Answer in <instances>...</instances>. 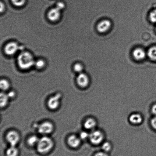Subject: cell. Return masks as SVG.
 Returning a JSON list of instances; mask_svg holds the SVG:
<instances>
[{
    "label": "cell",
    "instance_id": "obj_1",
    "mask_svg": "<svg viewBox=\"0 0 156 156\" xmlns=\"http://www.w3.org/2000/svg\"><path fill=\"white\" fill-rule=\"evenodd\" d=\"M18 65L23 69H27L34 65L35 61L32 55L28 52H23L18 56Z\"/></svg>",
    "mask_w": 156,
    "mask_h": 156
},
{
    "label": "cell",
    "instance_id": "obj_2",
    "mask_svg": "<svg viewBox=\"0 0 156 156\" xmlns=\"http://www.w3.org/2000/svg\"><path fill=\"white\" fill-rule=\"evenodd\" d=\"M53 146V141L51 138L46 136L42 137L39 139L37 143V151L41 154H46L51 150Z\"/></svg>",
    "mask_w": 156,
    "mask_h": 156
},
{
    "label": "cell",
    "instance_id": "obj_3",
    "mask_svg": "<svg viewBox=\"0 0 156 156\" xmlns=\"http://www.w3.org/2000/svg\"><path fill=\"white\" fill-rule=\"evenodd\" d=\"M54 128L53 125L49 122H45L39 125L38 132L43 135H47L52 132Z\"/></svg>",
    "mask_w": 156,
    "mask_h": 156
},
{
    "label": "cell",
    "instance_id": "obj_4",
    "mask_svg": "<svg viewBox=\"0 0 156 156\" xmlns=\"http://www.w3.org/2000/svg\"><path fill=\"white\" fill-rule=\"evenodd\" d=\"M6 139L11 146H15L19 141L20 136L16 131H9L7 134Z\"/></svg>",
    "mask_w": 156,
    "mask_h": 156
},
{
    "label": "cell",
    "instance_id": "obj_5",
    "mask_svg": "<svg viewBox=\"0 0 156 156\" xmlns=\"http://www.w3.org/2000/svg\"><path fill=\"white\" fill-rule=\"evenodd\" d=\"M89 137L90 141L94 145L99 144L103 140V134L99 131H93L90 134Z\"/></svg>",
    "mask_w": 156,
    "mask_h": 156
},
{
    "label": "cell",
    "instance_id": "obj_6",
    "mask_svg": "<svg viewBox=\"0 0 156 156\" xmlns=\"http://www.w3.org/2000/svg\"><path fill=\"white\" fill-rule=\"evenodd\" d=\"M61 97H62V95L60 93H58L55 95L50 98L48 102L49 108L52 110L57 109L60 104V99Z\"/></svg>",
    "mask_w": 156,
    "mask_h": 156
},
{
    "label": "cell",
    "instance_id": "obj_7",
    "mask_svg": "<svg viewBox=\"0 0 156 156\" xmlns=\"http://www.w3.org/2000/svg\"><path fill=\"white\" fill-rule=\"evenodd\" d=\"M111 26V22L109 20H102L98 24L97 26V30L99 33H105L109 30Z\"/></svg>",
    "mask_w": 156,
    "mask_h": 156
},
{
    "label": "cell",
    "instance_id": "obj_8",
    "mask_svg": "<svg viewBox=\"0 0 156 156\" xmlns=\"http://www.w3.org/2000/svg\"><path fill=\"white\" fill-rule=\"evenodd\" d=\"M78 85L82 88H85L88 86L89 80L88 76L83 73H80L77 78Z\"/></svg>",
    "mask_w": 156,
    "mask_h": 156
},
{
    "label": "cell",
    "instance_id": "obj_9",
    "mask_svg": "<svg viewBox=\"0 0 156 156\" xmlns=\"http://www.w3.org/2000/svg\"><path fill=\"white\" fill-rule=\"evenodd\" d=\"M19 47L16 42L9 43L5 47V51L6 54L12 55L14 54L19 49Z\"/></svg>",
    "mask_w": 156,
    "mask_h": 156
},
{
    "label": "cell",
    "instance_id": "obj_10",
    "mask_svg": "<svg viewBox=\"0 0 156 156\" xmlns=\"http://www.w3.org/2000/svg\"><path fill=\"white\" fill-rule=\"evenodd\" d=\"M132 53L134 59L138 61L143 60L146 56V52L143 49L140 48L135 49Z\"/></svg>",
    "mask_w": 156,
    "mask_h": 156
},
{
    "label": "cell",
    "instance_id": "obj_11",
    "mask_svg": "<svg viewBox=\"0 0 156 156\" xmlns=\"http://www.w3.org/2000/svg\"><path fill=\"white\" fill-rule=\"evenodd\" d=\"M60 16V10L56 7L51 9L48 14L49 19L52 21L57 20Z\"/></svg>",
    "mask_w": 156,
    "mask_h": 156
},
{
    "label": "cell",
    "instance_id": "obj_12",
    "mask_svg": "<svg viewBox=\"0 0 156 156\" xmlns=\"http://www.w3.org/2000/svg\"><path fill=\"white\" fill-rule=\"evenodd\" d=\"M80 142V139L74 135L70 136L68 140V144L73 148H77L79 147Z\"/></svg>",
    "mask_w": 156,
    "mask_h": 156
},
{
    "label": "cell",
    "instance_id": "obj_13",
    "mask_svg": "<svg viewBox=\"0 0 156 156\" xmlns=\"http://www.w3.org/2000/svg\"><path fill=\"white\" fill-rule=\"evenodd\" d=\"M129 121L134 124H138L141 123L143 120L141 116L139 114H133L130 116Z\"/></svg>",
    "mask_w": 156,
    "mask_h": 156
},
{
    "label": "cell",
    "instance_id": "obj_14",
    "mask_svg": "<svg viewBox=\"0 0 156 156\" xmlns=\"http://www.w3.org/2000/svg\"><path fill=\"white\" fill-rule=\"evenodd\" d=\"M96 123L94 119L90 118L87 119L84 123V126L86 129H91L95 126Z\"/></svg>",
    "mask_w": 156,
    "mask_h": 156
},
{
    "label": "cell",
    "instance_id": "obj_15",
    "mask_svg": "<svg viewBox=\"0 0 156 156\" xmlns=\"http://www.w3.org/2000/svg\"><path fill=\"white\" fill-rule=\"evenodd\" d=\"M0 105L1 108L4 107L7 105L9 97L7 94L4 93H1L0 96Z\"/></svg>",
    "mask_w": 156,
    "mask_h": 156
},
{
    "label": "cell",
    "instance_id": "obj_16",
    "mask_svg": "<svg viewBox=\"0 0 156 156\" xmlns=\"http://www.w3.org/2000/svg\"><path fill=\"white\" fill-rule=\"evenodd\" d=\"M147 54L150 59L156 61V46L151 47L148 50Z\"/></svg>",
    "mask_w": 156,
    "mask_h": 156
},
{
    "label": "cell",
    "instance_id": "obj_17",
    "mask_svg": "<svg viewBox=\"0 0 156 156\" xmlns=\"http://www.w3.org/2000/svg\"><path fill=\"white\" fill-rule=\"evenodd\" d=\"M18 154V150L15 146H11L6 152L7 156H17Z\"/></svg>",
    "mask_w": 156,
    "mask_h": 156
},
{
    "label": "cell",
    "instance_id": "obj_18",
    "mask_svg": "<svg viewBox=\"0 0 156 156\" xmlns=\"http://www.w3.org/2000/svg\"><path fill=\"white\" fill-rule=\"evenodd\" d=\"M39 139L36 136H32L30 137L27 140V143L30 146H34L37 145Z\"/></svg>",
    "mask_w": 156,
    "mask_h": 156
},
{
    "label": "cell",
    "instance_id": "obj_19",
    "mask_svg": "<svg viewBox=\"0 0 156 156\" xmlns=\"http://www.w3.org/2000/svg\"><path fill=\"white\" fill-rule=\"evenodd\" d=\"M0 87L2 90L3 91H6L10 87V84L6 79H1L0 82Z\"/></svg>",
    "mask_w": 156,
    "mask_h": 156
},
{
    "label": "cell",
    "instance_id": "obj_20",
    "mask_svg": "<svg viewBox=\"0 0 156 156\" xmlns=\"http://www.w3.org/2000/svg\"><path fill=\"white\" fill-rule=\"evenodd\" d=\"M150 21L152 23H156V9L152 11L149 13Z\"/></svg>",
    "mask_w": 156,
    "mask_h": 156
},
{
    "label": "cell",
    "instance_id": "obj_21",
    "mask_svg": "<svg viewBox=\"0 0 156 156\" xmlns=\"http://www.w3.org/2000/svg\"><path fill=\"white\" fill-rule=\"evenodd\" d=\"M111 145L108 142H105L102 145V148L105 152H108L111 150Z\"/></svg>",
    "mask_w": 156,
    "mask_h": 156
},
{
    "label": "cell",
    "instance_id": "obj_22",
    "mask_svg": "<svg viewBox=\"0 0 156 156\" xmlns=\"http://www.w3.org/2000/svg\"><path fill=\"white\" fill-rule=\"evenodd\" d=\"M26 0H11L12 2L15 5L21 6L23 5Z\"/></svg>",
    "mask_w": 156,
    "mask_h": 156
},
{
    "label": "cell",
    "instance_id": "obj_23",
    "mask_svg": "<svg viewBox=\"0 0 156 156\" xmlns=\"http://www.w3.org/2000/svg\"><path fill=\"white\" fill-rule=\"evenodd\" d=\"M74 70L77 72L80 73L82 72L83 70V67L82 65L80 63H76L74 65Z\"/></svg>",
    "mask_w": 156,
    "mask_h": 156
},
{
    "label": "cell",
    "instance_id": "obj_24",
    "mask_svg": "<svg viewBox=\"0 0 156 156\" xmlns=\"http://www.w3.org/2000/svg\"><path fill=\"white\" fill-rule=\"evenodd\" d=\"M34 65L38 68H42L45 65V62L42 60H39L35 62Z\"/></svg>",
    "mask_w": 156,
    "mask_h": 156
},
{
    "label": "cell",
    "instance_id": "obj_25",
    "mask_svg": "<svg viewBox=\"0 0 156 156\" xmlns=\"http://www.w3.org/2000/svg\"><path fill=\"white\" fill-rule=\"evenodd\" d=\"M80 136V138L82 140H85L88 138L89 136L87 132H85V131H83V132H81Z\"/></svg>",
    "mask_w": 156,
    "mask_h": 156
},
{
    "label": "cell",
    "instance_id": "obj_26",
    "mask_svg": "<svg viewBox=\"0 0 156 156\" xmlns=\"http://www.w3.org/2000/svg\"><path fill=\"white\" fill-rule=\"evenodd\" d=\"M65 4H64L62 2L58 3L56 6V7L60 11L61 10H62V9H63L64 8H65Z\"/></svg>",
    "mask_w": 156,
    "mask_h": 156
},
{
    "label": "cell",
    "instance_id": "obj_27",
    "mask_svg": "<svg viewBox=\"0 0 156 156\" xmlns=\"http://www.w3.org/2000/svg\"><path fill=\"white\" fill-rule=\"evenodd\" d=\"M151 124L153 128L156 129V117H154L151 120Z\"/></svg>",
    "mask_w": 156,
    "mask_h": 156
},
{
    "label": "cell",
    "instance_id": "obj_28",
    "mask_svg": "<svg viewBox=\"0 0 156 156\" xmlns=\"http://www.w3.org/2000/svg\"><path fill=\"white\" fill-rule=\"evenodd\" d=\"M7 95L8 96L9 98H13L15 97V93L14 91H11L8 93Z\"/></svg>",
    "mask_w": 156,
    "mask_h": 156
},
{
    "label": "cell",
    "instance_id": "obj_29",
    "mask_svg": "<svg viewBox=\"0 0 156 156\" xmlns=\"http://www.w3.org/2000/svg\"><path fill=\"white\" fill-rule=\"evenodd\" d=\"M95 156H108L107 154L104 152H99L96 154Z\"/></svg>",
    "mask_w": 156,
    "mask_h": 156
},
{
    "label": "cell",
    "instance_id": "obj_30",
    "mask_svg": "<svg viewBox=\"0 0 156 156\" xmlns=\"http://www.w3.org/2000/svg\"><path fill=\"white\" fill-rule=\"evenodd\" d=\"M152 112L153 114L156 115V104L154 105L152 107Z\"/></svg>",
    "mask_w": 156,
    "mask_h": 156
},
{
    "label": "cell",
    "instance_id": "obj_31",
    "mask_svg": "<svg viewBox=\"0 0 156 156\" xmlns=\"http://www.w3.org/2000/svg\"><path fill=\"white\" fill-rule=\"evenodd\" d=\"M4 4H2V2H1V12H2V11L4 9Z\"/></svg>",
    "mask_w": 156,
    "mask_h": 156
}]
</instances>
